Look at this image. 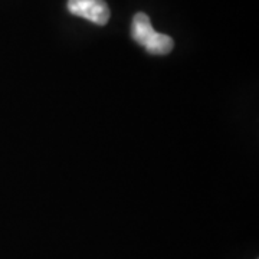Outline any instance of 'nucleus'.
<instances>
[{"instance_id":"nucleus-1","label":"nucleus","mask_w":259,"mask_h":259,"mask_svg":"<svg viewBox=\"0 0 259 259\" xmlns=\"http://www.w3.org/2000/svg\"><path fill=\"white\" fill-rule=\"evenodd\" d=\"M131 36L139 45L146 48V51L151 55H167L175 48L171 37L154 30L146 13H137L133 18Z\"/></svg>"},{"instance_id":"nucleus-2","label":"nucleus","mask_w":259,"mask_h":259,"mask_svg":"<svg viewBox=\"0 0 259 259\" xmlns=\"http://www.w3.org/2000/svg\"><path fill=\"white\" fill-rule=\"evenodd\" d=\"M68 10L101 26L110 19V8L104 0H68Z\"/></svg>"}]
</instances>
